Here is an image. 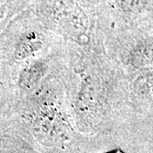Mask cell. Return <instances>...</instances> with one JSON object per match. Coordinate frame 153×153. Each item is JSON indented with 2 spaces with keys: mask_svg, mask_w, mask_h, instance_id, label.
Masks as SVG:
<instances>
[{
  "mask_svg": "<svg viewBox=\"0 0 153 153\" xmlns=\"http://www.w3.org/2000/svg\"><path fill=\"white\" fill-rule=\"evenodd\" d=\"M49 10L53 17L70 33H82L87 29V14L76 0H51Z\"/></svg>",
  "mask_w": 153,
  "mask_h": 153,
  "instance_id": "obj_1",
  "label": "cell"
},
{
  "mask_svg": "<svg viewBox=\"0 0 153 153\" xmlns=\"http://www.w3.org/2000/svg\"><path fill=\"white\" fill-rule=\"evenodd\" d=\"M43 46L41 36L36 32H29L24 34L19 40L15 51V57L22 60L34 55Z\"/></svg>",
  "mask_w": 153,
  "mask_h": 153,
  "instance_id": "obj_2",
  "label": "cell"
},
{
  "mask_svg": "<svg viewBox=\"0 0 153 153\" xmlns=\"http://www.w3.org/2000/svg\"><path fill=\"white\" fill-rule=\"evenodd\" d=\"M46 66L41 61H36L25 67L20 75L19 84L24 89L33 88L44 76Z\"/></svg>",
  "mask_w": 153,
  "mask_h": 153,
  "instance_id": "obj_3",
  "label": "cell"
},
{
  "mask_svg": "<svg viewBox=\"0 0 153 153\" xmlns=\"http://www.w3.org/2000/svg\"><path fill=\"white\" fill-rule=\"evenodd\" d=\"M124 13L137 16L145 13L150 9L152 0H115Z\"/></svg>",
  "mask_w": 153,
  "mask_h": 153,
  "instance_id": "obj_4",
  "label": "cell"
},
{
  "mask_svg": "<svg viewBox=\"0 0 153 153\" xmlns=\"http://www.w3.org/2000/svg\"><path fill=\"white\" fill-rule=\"evenodd\" d=\"M111 153H122L121 152H111Z\"/></svg>",
  "mask_w": 153,
  "mask_h": 153,
  "instance_id": "obj_5",
  "label": "cell"
}]
</instances>
